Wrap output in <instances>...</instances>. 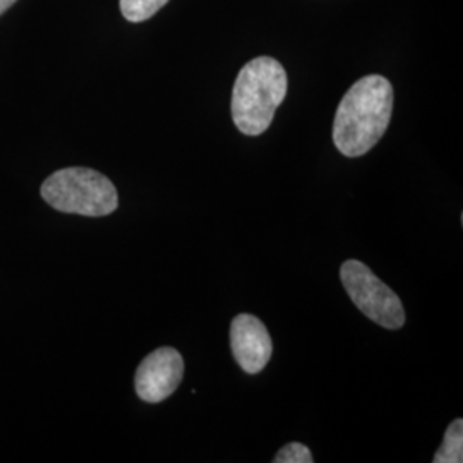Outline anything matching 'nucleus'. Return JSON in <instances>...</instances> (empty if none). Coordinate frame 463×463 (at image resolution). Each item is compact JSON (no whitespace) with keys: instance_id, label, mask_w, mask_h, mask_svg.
Here are the masks:
<instances>
[{"instance_id":"nucleus-10","label":"nucleus","mask_w":463,"mask_h":463,"mask_svg":"<svg viewBox=\"0 0 463 463\" xmlns=\"http://www.w3.org/2000/svg\"><path fill=\"white\" fill-rule=\"evenodd\" d=\"M16 4V0H0V16L11 7V5H14Z\"/></svg>"},{"instance_id":"nucleus-1","label":"nucleus","mask_w":463,"mask_h":463,"mask_svg":"<svg viewBox=\"0 0 463 463\" xmlns=\"http://www.w3.org/2000/svg\"><path fill=\"white\" fill-rule=\"evenodd\" d=\"M393 112L392 83L378 76H365L354 84L336 109L333 143L345 156H363L380 143Z\"/></svg>"},{"instance_id":"nucleus-3","label":"nucleus","mask_w":463,"mask_h":463,"mask_svg":"<svg viewBox=\"0 0 463 463\" xmlns=\"http://www.w3.org/2000/svg\"><path fill=\"white\" fill-rule=\"evenodd\" d=\"M42 196L62 213L107 216L118 206L116 185L97 170L72 166L52 174L42 184Z\"/></svg>"},{"instance_id":"nucleus-8","label":"nucleus","mask_w":463,"mask_h":463,"mask_svg":"<svg viewBox=\"0 0 463 463\" xmlns=\"http://www.w3.org/2000/svg\"><path fill=\"white\" fill-rule=\"evenodd\" d=\"M168 0H120V13L131 23H141L155 16Z\"/></svg>"},{"instance_id":"nucleus-9","label":"nucleus","mask_w":463,"mask_h":463,"mask_svg":"<svg viewBox=\"0 0 463 463\" xmlns=\"http://www.w3.org/2000/svg\"><path fill=\"white\" fill-rule=\"evenodd\" d=\"M275 463H311L313 455L311 449L302 443H288L287 447L281 448L273 458Z\"/></svg>"},{"instance_id":"nucleus-6","label":"nucleus","mask_w":463,"mask_h":463,"mask_svg":"<svg viewBox=\"0 0 463 463\" xmlns=\"http://www.w3.org/2000/svg\"><path fill=\"white\" fill-rule=\"evenodd\" d=\"M231 347L237 364L248 374H258L265 369L271 354L273 342L261 319L252 315L233 317L231 326Z\"/></svg>"},{"instance_id":"nucleus-7","label":"nucleus","mask_w":463,"mask_h":463,"mask_svg":"<svg viewBox=\"0 0 463 463\" xmlns=\"http://www.w3.org/2000/svg\"><path fill=\"white\" fill-rule=\"evenodd\" d=\"M434 463H462L463 462V420L457 419L449 424L445 434L443 445L432 458Z\"/></svg>"},{"instance_id":"nucleus-2","label":"nucleus","mask_w":463,"mask_h":463,"mask_svg":"<svg viewBox=\"0 0 463 463\" xmlns=\"http://www.w3.org/2000/svg\"><path fill=\"white\" fill-rule=\"evenodd\" d=\"M287 72L271 57H258L242 67L232 93V118L237 129L246 136L265 133L287 97Z\"/></svg>"},{"instance_id":"nucleus-5","label":"nucleus","mask_w":463,"mask_h":463,"mask_svg":"<svg viewBox=\"0 0 463 463\" xmlns=\"http://www.w3.org/2000/svg\"><path fill=\"white\" fill-rule=\"evenodd\" d=\"M184 378V359L179 350L162 347L151 352L136 371V393L143 402L160 403L170 397Z\"/></svg>"},{"instance_id":"nucleus-4","label":"nucleus","mask_w":463,"mask_h":463,"mask_svg":"<svg viewBox=\"0 0 463 463\" xmlns=\"http://www.w3.org/2000/svg\"><path fill=\"white\" fill-rule=\"evenodd\" d=\"M340 279L357 309L376 325L386 330H398L405 325L402 300L364 263L348 260L340 268Z\"/></svg>"}]
</instances>
